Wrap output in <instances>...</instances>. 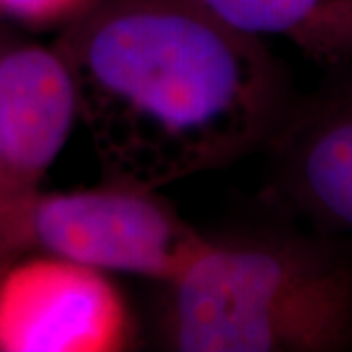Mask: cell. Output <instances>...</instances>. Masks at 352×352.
<instances>
[{"mask_svg": "<svg viewBox=\"0 0 352 352\" xmlns=\"http://www.w3.org/2000/svg\"><path fill=\"white\" fill-rule=\"evenodd\" d=\"M53 43L104 178L141 188L264 151L298 98L264 39L190 0H98Z\"/></svg>", "mask_w": 352, "mask_h": 352, "instance_id": "6da1fadb", "label": "cell"}, {"mask_svg": "<svg viewBox=\"0 0 352 352\" xmlns=\"http://www.w3.org/2000/svg\"><path fill=\"white\" fill-rule=\"evenodd\" d=\"M276 212V221L208 235L164 284L159 327L166 349L351 351L352 241L303 231Z\"/></svg>", "mask_w": 352, "mask_h": 352, "instance_id": "7a4b0ae2", "label": "cell"}, {"mask_svg": "<svg viewBox=\"0 0 352 352\" xmlns=\"http://www.w3.org/2000/svg\"><path fill=\"white\" fill-rule=\"evenodd\" d=\"M206 237L157 190L104 178L94 188H39L0 208V268L39 252L164 286Z\"/></svg>", "mask_w": 352, "mask_h": 352, "instance_id": "3957f363", "label": "cell"}, {"mask_svg": "<svg viewBox=\"0 0 352 352\" xmlns=\"http://www.w3.org/2000/svg\"><path fill=\"white\" fill-rule=\"evenodd\" d=\"M135 337L108 272L39 252L0 268V352H122Z\"/></svg>", "mask_w": 352, "mask_h": 352, "instance_id": "277c9868", "label": "cell"}, {"mask_svg": "<svg viewBox=\"0 0 352 352\" xmlns=\"http://www.w3.org/2000/svg\"><path fill=\"white\" fill-rule=\"evenodd\" d=\"M268 141L266 204L309 229L352 241V63L325 67Z\"/></svg>", "mask_w": 352, "mask_h": 352, "instance_id": "5b68a950", "label": "cell"}, {"mask_svg": "<svg viewBox=\"0 0 352 352\" xmlns=\"http://www.w3.org/2000/svg\"><path fill=\"white\" fill-rule=\"evenodd\" d=\"M76 122L75 78L57 45L0 34V147L16 196L41 188Z\"/></svg>", "mask_w": 352, "mask_h": 352, "instance_id": "8992f818", "label": "cell"}, {"mask_svg": "<svg viewBox=\"0 0 352 352\" xmlns=\"http://www.w3.org/2000/svg\"><path fill=\"white\" fill-rule=\"evenodd\" d=\"M254 38H282L314 63H352V0H190Z\"/></svg>", "mask_w": 352, "mask_h": 352, "instance_id": "52a82bcc", "label": "cell"}, {"mask_svg": "<svg viewBox=\"0 0 352 352\" xmlns=\"http://www.w3.org/2000/svg\"><path fill=\"white\" fill-rule=\"evenodd\" d=\"M96 2L98 0H0V22L30 30L61 32Z\"/></svg>", "mask_w": 352, "mask_h": 352, "instance_id": "ba28073f", "label": "cell"}, {"mask_svg": "<svg viewBox=\"0 0 352 352\" xmlns=\"http://www.w3.org/2000/svg\"><path fill=\"white\" fill-rule=\"evenodd\" d=\"M16 198H20V196L14 194L10 178H8V170H6V163H4V155H2V147H0V208H4L6 204H10Z\"/></svg>", "mask_w": 352, "mask_h": 352, "instance_id": "9c48e42d", "label": "cell"}]
</instances>
